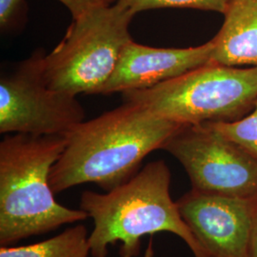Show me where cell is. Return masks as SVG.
I'll return each mask as SVG.
<instances>
[{"label":"cell","instance_id":"obj_14","mask_svg":"<svg viewBox=\"0 0 257 257\" xmlns=\"http://www.w3.org/2000/svg\"><path fill=\"white\" fill-rule=\"evenodd\" d=\"M24 0H0V25L6 28L16 18ZM72 15L73 20L79 19L92 10L113 5L117 0H57Z\"/></svg>","mask_w":257,"mask_h":257},{"label":"cell","instance_id":"obj_15","mask_svg":"<svg viewBox=\"0 0 257 257\" xmlns=\"http://www.w3.org/2000/svg\"><path fill=\"white\" fill-rule=\"evenodd\" d=\"M250 257H257V204L252 223L251 241H250Z\"/></svg>","mask_w":257,"mask_h":257},{"label":"cell","instance_id":"obj_12","mask_svg":"<svg viewBox=\"0 0 257 257\" xmlns=\"http://www.w3.org/2000/svg\"><path fill=\"white\" fill-rule=\"evenodd\" d=\"M257 159V100L247 115L230 122L204 123Z\"/></svg>","mask_w":257,"mask_h":257},{"label":"cell","instance_id":"obj_10","mask_svg":"<svg viewBox=\"0 0 257 257\" xmlns=\"http://www.w3.org/2000/svg\"><path fill=\"white\" fill-rule=\"evenodd\" d=\"M223 16L211 63L257 66V0H230Z\"/></svg>","mask_w":257,"mask_h":257},{"label":"cell","instance_id":"obj_9","mask_svg":"<svg viewBox=\"0 0 257 257\" xmlns=\"http://www.w3.org/2000/svg\"><path fill=\"white\" fill-rule=\"evenodd\" d=\"M213 40L191 48H154L131 40L100 94L146 90L211 63Z\"/></svg>","mask_w":257,"mask_h":257},{"label":"cell","instance_id":"obj_3","mask_svg":"<svg viewBox=\"0 0 257 257\" xmlns=\"http://www.w3.org/2000/svg\"><path fill=\"white\" fill-rule=\"evenodd\" d=\"M65 145V136L23 134L6 135L0 142L1 246L89 218L55 199L50 176Z\"/></svg>","mask_w":257,"mask_h":257},{"label":"cell","instance_id":"obj_13","mask_svg":"<svg viewBox=\"0 0 257 257\" xmlns=\"http://www.w3.org/2000/svg\"><path fill=\"white\" fill-rule=\"evenodd\" d=\"M230 0H117L116 3L137 15L155 9L184 8L206 12H215L224 15Z\"/></svg>","mask_w":257,"mask_h":257},{"label":"cell","instance_id":"obj_2","mask_svg":"<svg viewBox=\"0 0 257 257\" xmlns=\"http://www.w3.org/2000/svg\"><path fill=\"white\" fill-rule=\"evenodd\" d=\"M171 179L165 161L157 160L111 191L83 192L80 209L93 222L92 256L107 257L108 248L120 243V256L138 257L143 237L166 231L182 239L193 256L208 257L172 199Z\"/></svg>","mask_w":257,"mask_h":257},{"label":"cell","instance_id":"obj_1","mask_svg":"<svg viewBox=\"0 0 257 257\" xmlns=\"http://www.w3.org/2000/svg\"><path fill=\"white\" fill-rule=\"evenodd\" d=\"M185 125L124 102L71 130L64 151L52 169L54 193L92 183L109 192L137 175L143 160Z\"/></svg>","mask_w":257,"mask_h":257},{"label":"cell","instance_id":"obj_8","mask_svg":"<svg viewBox=\"0 0 257 257\" xmlns=\"http://www.w3.org/2000/svg\"><path fill=\"white\" fill-rule=\"evenodd\" d=\"M176 203L208 257H250L257 197H231L192 189Z\"/></svg>","mask_w":257,"mask_h":257},{"label":"cell","instance_id":"obj_6","mask_svg":"<svg viewBox=\"0 0 257 257\" xmlns=\"http://www.w3.org/2000/svg\"><path fill=\"white\" fill-rule=\"evenodd\" d=\"M44 51L37 50L0 79V133L65 136L85 120L77 96L51 88Z\"/></svg>","mask_w":257,"mask_h":257},{"label":"cell","instance_id":"obj_11","mask_svg":"<svg viewBox=\"0 0 257 257\" xmlns=\"http://www.w3.org/2000/svg\"><path fill=\"white\" fill-rule=\"evenodd\" d=\"M90 253L89 233L84 225L68 228L35 244L0 248V257H89Z\"/></svg>","mask_w":257,"mask_h":257},{"label":"cell","instance_id":"obj_7","mask_svg":"<svg viewBox=\"0 0 257 257\" xmlns=\"http://www.w3.org/2000/svg\"><path fill=\"white\" fill-rule=\"evenodd\" d=\"M162 150L183 166L193 190L240 198L257 197V159L209 125H185Z\"/></svg>","mask_w":257,"mask_h":257},{"label":"cell","instance_id":"obj_5","mask_svg":"<svg viewBox=\"0 0 257 257\" xmlns=\"http://www.w3.org/2000/svg\"><path fill=\"white\" fill-rule=\"evenodd\" d=\"M135 14L116 2L73 20L63 39L45 55L51 88L74 96L100 94L132 39Z\"/></svg>","mask_w":257,"mask_h":257},{"label":"cell","instance_id":"obj_4","mask_svg":"<svg viewBox=\"0 0 257 257\" xmlns=\"http://www.w3.org/2000/svg\"><path fill=\"white\" fill-rule=\"evenodd\" d=\"M154 115L181 125L240 119L257 100V66L209 63L146 90L123 92Z\"/></svg>","mask_w":257,"mask_h":257}]
</instances>
